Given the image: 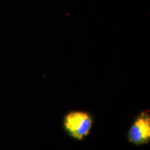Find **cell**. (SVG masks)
Returning <instances> with one entry per match:
<instances>
[{
	"instance_id": "1",
	"label": "cell",
	"mask_w": 150,
	"mask_h": 150,
	"mask_svg": "<svg viewBox=\"0 0 150 150\" xmlns=\"http://www.w3.org/2000/svg\"><path fill=\"white\" fill-rule=\"evenodd\" d=\"M63 124L65 131L72 138L82 140L91 132L93 117L88 112L73 110L65 115Z\"/></svg>"
},
{
	"instance_id": "2",
	"label": "cell",
	"mask_w": 150,
	"mask_h": 150,
	"mask_svg": "<svg viewBox=\"0 0 150 150\" xmlns=\"http://www.w3.org/2000/svg\"><path fill=\"white\" fill-rule=\"evenodd\" d=\"M128 139L136 145L147 144L150 140V115L144 111L137 116L128 131Z\"/></svg>"
}]
</instances>
